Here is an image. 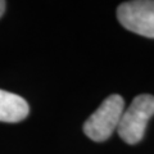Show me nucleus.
<instances>
[{"label": "nucleus", "instance_id": "1", "mask_svg": "<svg viewBox=\"0 0 154 154\" xmlns=\"http://www.w3.org/2000/svg\"><path fill=\"white\" fill-rule=\"evenodd\" d=\"M154 114V96L141 94L134 98L128 108H125L117 127L119 137L127 144H136L143 139L146 125Z\"/></svg>", "mask_w": 154, "mask_h": 154}, {"label": "nucleus", "instance_id": "2", "mask_svg": "<svg viewBox=\"0 0 154 154\" xmlns=\"http://www.w3.org/2000/svg\"><path fill=\"white\" fill-rule=\"evenodd\" d=\"M125 110V102L121 95L113 94L104 99L99 108L84 123V132L93 141H105L117 130L122 113Z\"/></svg>", "mask_w": 154, "mask_h": 154}, {"label": "nucleus", "instance_id": "3", "mask_svg": "<svg viewBox=\"0 0 154 154\" xmlns=\"http://www.w3.org/2000/svg\"><path fill=\"white\" fill-rule=\"evenodd\" d=\"M117 18L126 30L154 38V0H134L122 3Z\"/></svg>", "mask_w": 154, "mask_h": 154}, {"label": "nucleus", "instance_id": "4", "mask_svg": "<svg viewBox=\"0 0 154 154\" xmlns=\"http://www.w3.org/2000/svg\"><path fill=\"white\" fill-rule=\"evenodd\" d=\"M30 113V107L22 96L0 90V122H19Z\"/></svg>", "mask_w": 154, "mask_h": 154}, {"label": "nucleus", "instance_id": "5", "mask_svg": "<svg viewBox=\"0 0 154 154\" xmlns=\"http://www.w3.org/2000/svg\"><path fill=\"white\" fill-rule=\"evenodd\" d=\"M5 5H7V3L4 2V0H0V17L3 16L4 11H5Z\"/></svg>", "mask_w": 154, "mask_h": 154}]
</instances>
